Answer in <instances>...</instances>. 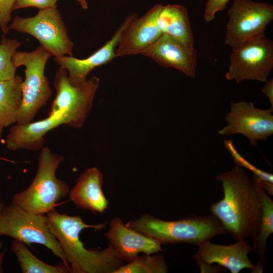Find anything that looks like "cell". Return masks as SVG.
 Wrapping results in <instances>:
<instances>
[{
	"label": "cell",
	"instance_id": "19",
	"mask_svg": "<svg viewBox=\"0 0 273 273\" xmlns=\"http://www.w3.org/2000/svg\"><path fill=\"white\" fill-rule=\"evenodd\" d=\"M158 24L162 33L179 41L191 52H196L188 11L185 7L175 4L163 6Z\"/></svg>",
	"mask_w": 273,
	"mask_h": 273
},
{
	"label": "cell",
	"instance_id": "15",
	"mask_svg": "<svg viewBox=\"0 0 273 273\" xmlns=\"http://www.w3.org/2000/svg\"><path fill=\"white\" fill-rule=\"evenodd\" d=\"M141 55L161 66L177 69L193 78L196 77L197 52H191L184 44L168 35L162 33Z\"/></svg>",
	"mask_w": 273,
	"mask_h": 273
},
{
	"label": "cell",
	"instance_id": "9",
	"mask_svg": "<svg viewBox=\"0 0 273 273\" xmlns=\"http://www.w3.org/2000/svg\"><path fill=\"white\" fill-rule=\"evenodd\" d=\"M9 28L33 36L52 56H72L74 43L57 7L39 10L31 17L16 16Z\"/></svg>",
	"mask_w": 273,
	"mask_h": 273
},
{
	"label": "cell",
	"instance_id": "3",
	"mask_svg": "<svg viewBox=\"0 0 273 273\" xmlns=\"http://www.w3.org/2000/svg\"><path fill=\"white\" fill-rule=\"evenodd\" d=\"M127 227L158 240L161 244L187 243L199 245L216 236L228 233L212 214L166 221L149 214L130 220Z\"/></svg>",
	"mask_w": 273,
	"mask_h": 273
},
{
	"label": "cell",
	"instance_id": "8",
	"mask_svg": "<svg viewBox=\"0 0 273 273\" xmlns=\"http://www.w3.org/2000/svg\"><path fill=\"white\" fill-rule=\"evenodd\" d=\"M99 84L100 79L94 76L80 84H72L68 79L67 71L60 67L55 77L56 96L48 112V116L63 111L64 125L75 128L81 127L92 109Z\"/></svg>",
	"mask_w": 273,
	"mask_h": 273
},
{
	"label": "cell",
	"instance_id": "2",
	"mask_svg": "<svg viewBox=\"0 0 273 273\" xmlns=\"http://www.w3.org/2000/svg\"><path fill=\"white\" fill-rule=\"evenodd\" d=\"M50 231L59 242L71 273H108L121 265L122 260L110 245L101 251L86 249L79 235L84 229H103L106 223L86 224L80 216H70L53 211L46 214Z\"/></svg>",
	"mask_w": 273,
	"mask_h": 273
},
{
	"label": "cell",
	"instance_id": "22",
	"mask_svg": "<svg viewBox=\"0 0 273 273\" xmlns=\"http://www.w3.org/2000/svg\"><path fill=\"white\" fill-rule=\"evenodd\" d=\"M10 248L16 256L23 273H67L70 268L63 262L57 265L47 264L33 255L25 244L14 239Z\"/></svg>",
	"mask_w": 273,
	"mask_h": 273
},
{
	"label": "cell",
	"instance_id": "23",
	"mask_svg": "<svg viewBox=\"0 0 273 273\" xmlns=\"http://www.w3.org/2000/svg\"><path fill=\"white\" fill-rule=\"evenodd\" d=\"M168 266L162 255L138 256L133 261L120 266L113 273H165Z\"/></svg>",
	"mask_w": 273,
	"mask_h": 273
},
{
	"label": "cell",
	"instance_id": "5",
	"mask_svg": "<svg viewBox=\"0 0 273 273\" xmlns=\"http://www.w3.org/2000/svg\"><path fill=\"white\" fill-rule=\"evenodd\" d=\"M52 55L40 46L27 52L16 51L12 61L16 68L25 67L22 83V100L16 119L17 124L32 121L39 110L51 98L52 90L44 74L47 62Z\"/></svg>",
	"mask_w": 273,
	"mask_h": 273
},
{
	"label": "cell",
	"instance_id": "17",
	"mask_svg": "<svg viewBox=\"0 0 273 273\" xmlns=\"http://www.w3.org/2000/svg\"><path fill=\"white\" fill-rule=\"evenodd\" d=\"M63 112L60 111L42 120L13 125L10 129L6 140L7 148L12 151L40 150L46 143L44 136L47 133L61 125H64Z\"/></svg>",
	"mask_w": 273,
	"mask_h": 273
},
{
	"label": "cell",
	"instance_id": "34",
	"mask_svg": "<svg viewBox=\"0 0 273 273\" xmlns=\"http://www.w3.org/2000/svg\"><path fill=\"white\" fill-rule=\"evenodd\" d=\"M2 132H3V128H0V138L1 137Z\"/></svg>",
	"mask_w": 273,
	"mask_h": 273
},
{
	"label": "cell",
	"instance_id": "31",
	"mask_svg": "<svg viewBox=\"0 0 273 273\" xmlns=\"http://www.w3.org/2000/svg\"><path fill=\"white\" fill-rule=\"evenodd\" d=\"M4 255V252H0V272H3L2 264Z\"/></svg>",
	"mask_w": 273,
	"mask_h": 273
},
{
	"label": "cell",
	"instance_id": "6",
	"mask_svg": "<svg viewBox=\"0 0 273 273\" xmlns=\"http://www.w3.org/2000/svg\"><path fill=\"white\" fill-rule=\"evenodd\" d=\"M1 235L29 246L43 245L69 267L59 242L50 230L46 214L29 212L12 202L4 206L0 213Z\"/></svg>",
	"mask_w": 273,
	"mask_h": 273
},
{
	"label": "cell",
	"instance_id": "32",
	"mask_svg": "<svg viewBox=\"0 0 273 273\" xmlns=\"http://www.w3.org/2000/svg\"><path fill=\"white\" fill-rule=\"evenodd\" d=\"M4 204H3V203H2L1 201H0V213H1V210H2L3 207H4Z\"/></svg>",
	"mask_w": 273,
	"mask_h": 273
},
{
	"label": "cell",
	"instance_id": "24",
	"mask_svg": "<svg viewBox=\"0 0 273 273\" xmlns=\"http://www.w3.org/2000/svg\"><path fill=\"white\" fill-rule=\"evenodd\" d=\"M21 44L17 39L2 36L0 41V81L12 79L16 76L17 68L12 61V57Z\"/></svg>",
	"mask_w": 273,
	"mask_h": 273
},
{
	"label": "cell",
	"instance_id": "1",
	"mask_svg": "<svg viewBox=\"0 0 273 273\" xmlns=\"http://www.w3.org/2000/svg\"><path fill=\"white\" fill-rule=\"evenodd\" d=\"M216 178L221 184L223 196L211 205V214L236 241L253 238L258 233L262 212L256 181L237 165Z\"/></svg>",
	"mask_w": 273,
	"mask_h": 273
},
{
	"label": "cell",
	"instance_id": "25",
	"mask_svg": "<svg viewBox=\"0 0 273 273\" xmlns=\"http://www.w3.org/2000/svg\"><path fill=\"white\" fill-rule=\"evenodd\" d=\"M224 145L231 154L237 165L251 171L254 176L259 179L273 184L272 174L257 168L245 159L236 150L233 143V140H224Z\"/></svg>",
	"mask_w": 273,
	"mask_h": 273
},
{
	"label": "cell",
	"instance_id": "21",
	"mask_svg": "<svg viewBox=\"0 0 273 273\" xmlns=\"http://www.w3.org/2000/svg\"><path fill=\"white\" fill-rule=\"evenodd\" d=\"M23 78L16 75L12 79L0 81V128L16 122L22 100Z\"/></svg>",
	"mask_w": 273,
	"mask_h": 273
},
{
	"label": "cell",
	"instance_id": "10",
	"mask_svg": "<svg viewBox=\"0 0 273 273\" xmlns=\"http://www.w3.org/2000/svg\"><path fill=\"white\" fill-rule=\"evenodd\" d=\"M228 14L224 42L232 47L264 32L273 20V6L252 0H234Z\"/></svg>",
	"mask_w": 273,
	"mask_h": 273
},
{
	"label": "cell",
	"instance_id": "18",
	"mask_svg": "<svg viewBox=\"0 0 273 273\" xmlns=\"http://www.w3.org/2000/svg\"><path fill=\"white\" fill-rule=\"evenodd\" d=\"M103 175L96 167L87 169L78 178L69 192L70 200L77 208L94 214L103 213L108 201L102 190Z\"/></svg>",
	"mask_w": 273,
	"mask_h": 273
},
{
	"label": "cell",
	"instance_id": "16",
	"mask_svg": "<svg viewBox=\"0 0 273 273\" xmlns=\"http://www.w3.org/2000/svg\"><path fill=\"white\" fill-rule=\"evenodd\" d=\"M127 22V17L113 36L86 58L77 59L72 56L55 57V62L67 71L68 79L72 84L77 85L85 81L87 75L93 69L116 58L115 52L118 41Z\"/></svg>",
	"mask_w": 273,
	"mask_h": 273
},
{
	"label": "cell",
	"instance_id": "29",
	"mask_svg": "<svg viewBox=\"0 0 273 273\" xmlns=\"http://www.w3.org/2000/svg\"><path fill=\"white\" fill-rule=\"evenodd\" d=\"M261 90L268 98L270 105L269 108L273 110V79L267 80Z\"/></svg>",
	"mask_w": 273,
	"mask_h": 273
},
{
	"label": "cell",
	"instance_id": "26",
	"mask_svg": "<svg viewBox=\"0 0 273 273\" xmlns=\"http://www.w3.org/2000/svg\"><path fill=\"white\" fill-rule=\"evenodd\" d=\"M16 0H0V29L5 34L10 30L9 23Z\"/></svg>",
	"mask_w": 273,
	"mask_h": 273
},
{
	"label": "cell",
	"instance_id": "14",
	"mask_svg": "<svg viewBox=\"0 0 273 273\" xmlns=\"http://www.w3.org/2000/svg\"><path fill=\"white\" fill-rule=\"evenodd\" d=\"M198 246V251L194 255L198 264L217 263L231 273H239L245 268L250 269L255 273V265L248 257L252 246L246 239L237 241L229 245L216 244L208 241Z\"/></svg>",
	"mask_w": 273,
	"mask_h": 273
},
{
	"label": "cell",
	"instance_id": "20",
	"mask_svg": "<svg viewBox=\"0 0 273 273\" xmlns=\"http://www.w3.org/2000/svg\"><path fill=\"white\" fill-rule=\"evenodd\" d=\"M262 202V212L257 235L252 238V251L258 256L259 262L255 265L256 272H262L267 252L266 241L273 232V201L254 176Z\"/></svg>",
	"mask_w": 273,
	"mask_h": 273
},
{
	"label": "cell",
	"instance_id": "27",
	"mask_svg": "<svg viewBox=\"0 0 273 273\" xmlns=\"http://www.w3.org/2000/svg\"><path fill=\"white\" fill-rule=\"evenodd\" d=\"M230 0H207L203 15L206 22H210L215 18L217 12L223 11Z\"/></svg>",
	"mask_w": 273,
	"mask_h": 273
},
{
	"label": "cell",
	"instance_id": "7",
	"mask_svg": "<svg viewBox=\"0 0 273 273\" xmlns=\"http://www.w3.org/2000/svg\"><path fill=\"white\" fill-rule=\"evenodd\" d=\"M230 65L225 74L228 80L265 82L273 68V41L264 32L232 47Z\"/></svg>",
	"mask_w": 273,
	"mask_h": 273
},
{
	"label": "cell",
	"instance_id": "30",
	"mask_svg": "<svg viewBox=\"0 0 273 273\" xmlns=\"http://www.w3.org/2000/svg\"><path fill=\"white\" fill-rule=\"evenodd\" d=\"M80 5L81 7L84 10L88 8V3L86 0H76Z\"/></svg>",
	"mask_w": 273,
	"mask_h": 273
},
{
	"label": "cell",
	"instance_id": "11",
	"mask_svg": "<svg viewBox=\"0 0 273 273\" xmlns=\"http://www.w3.org/2000/svg\"><path fill=\"white\" fill-rule=\"evenodd\" d=\"M273 110L255 107L252 102L232 101L225 116L228 124L218 131L221 135L241 133L257 147V142L267 141L273 134Z\"/></svg>",
	"mask_w": 273,
	"mask_h": 273
},
{
	"label": "cell",
	"instance_id": "4",
	"mask_svg": "<svg viewBox=\"0 0 273 273\" xmlns=\"http://www.w3.org/2000/svg\"><path fill=\"white\" fill-rule=\"evenodd\" d=\"M64 160L63 156L42 147L35 177L26 189L14 195L12 203L35 213L46 214L54 211L58 202L69 192L67 184L56 176Z\"/></svg>",
	"mask_w": 273,
	"mask_h": 273
},
{
	"label": "cell",
	"instance_id": "12",
	"mask_svg": "<svg viewBox=\"0 0 273 273\" xmlns=\"http://www.w3.org/2000/svg\"><path fill=\"white\" fill-rule=\"evenodd\" d=\"M163 5L156 4L139 18L137 14L127 16L116 50V57L141 54L162 35L158 18Z\"/></svg>",
	"mask_w": 273,
	"mask_h": 273
},
{
	"label": "cell",
	"instance_id": "13",
	"mask_svg": "<svg viewBox=\"0 0 273 273\" xmlns=\"http://www.w3.org/2000/svg\"><path fill=\"white\" fill-rule=\"evenodd\" d=\"M105 236L122 261L130 262L140 252L150 255L163 251L158 240L127 227L117 217L111 220Z\"/></svg>",
	"mask_w": 273,
	"mask_h": 273
},
{
	"label": "cell",
	"instance_id": "33",
	"mask_svg": "<svg viewBox=\"0 0 273 273\" xmlns=\"http://www.w3.org/2000/svg\"><path fill=\"white\" fill-rule=\"evenodd\" d=\"M3 243L0 240V249L2 248L3 247Z\"/></svg>",
	"mask_w": 273,
	"mask_h": 273
},
{
	"label": "cell",
	"instance_id": "28",
	"mask_svg": "<svg viewBox=\"0 0 273 273\" xmlns=\"http://www.w3.org/2000/svg\"><path fill=\"white\" fill-rule=\"evenodd\" d=\"M58 0H16L13 11L27 7H35L39 10L57 7Z\"/></svg>",
	"mask_w": 273,
	"mask_h": 273
}]
</instances>
